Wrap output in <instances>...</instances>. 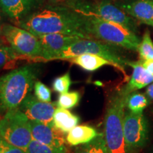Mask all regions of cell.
<instances>
[{
    "instance_id": "6da1fadb",
    "label": "cell",
    "mask_w": 153,
    "mask_h": 153,
    "mask_svg": "<svg viewBox=\"0 0 153 153\" xmlns=\"http://www.w3.org/2000/svg\"><path fill=\"white\" fill-rule=\"evenodd\" d=\"M86 16L70 7L48 5L41 7L16 26L28 30L36 36L50 33H62L91 38L85 30Z\"/></svg>"
},
{
    "instance_id": "7a4b0ae2",
    "label": "cell",
    "mask_w": 153,
    "mask_h": 153,
    "mask_svg": "<svg viewBox=\"0 0 153 153\" xmlns=\"http://www.w3.org/2000/svg\"><path fill=\"white\" fill-rule=\"evenodd\" d=\"M38 72L37 66L27 65L0 76V110L2 114L19 108L30 94Z\"/></svg>"
},
{
    "instance_id": "3957f363",
    "label": "cell",
    "mask_w": 153,
    "mask_h": 153,
    "mask_svg": "<svg viewBox=\"0 0 153 153\" xmlns=\"http://www.w3.org/2000/svg\"><path fill=\"white\" fill-rule=\"evenodd\" d=\"M127 95L120 89L108 100L104 118V137L108 153H135L126 142L123 118Z\"/></svg>"
},
{
    "instance_id": "277c9868",
    "label": "cell",
    "mask_w": 153,
    "mask_h": 153,
    "mask_svg": "<svg viewBox=\"0 0 153 153\" xmlns=\"http://www.w3.org/2000/svg\"><path fill=\"white\" fill-rule=\"evenodd\" d=\"M85 30L91 38L130 51H137L140 42L136 33L129 28L96 17H86Z\"/></svg>"
},
{
    "instance_id": "5b68a950",
    "label": "cell",
    "mask_w": 153,
    "mask_h": 153,
    "mask_svg": "<svg viewBox=\"0 0 153 153\" xmlns=\"http://www.w3.org/2000/svg\"><path fill=\"white\" fill-rule=\"evenodd\" d=\"M85 53L104 57L110 61L113 66L120 70L126 76V68L130 61L121 55L117 46L94 38H80L65 49L55 57V60H68L72 57Z\"/></svg>"
},
{
    "instance_id": "8992f818",
    "label": "cell",
    "mask_w": 153,
    "mask_h": 153,
    "mask_svg": "<svg viewBox=\"0 0 153 153\" xmlns=\"http://www.w3.org/2000/svg\"><path fill=\"white\" fill-rule=\"evenodd\" d=\"M65 4L79 14L86 17H96L120 24L135 33L136 24L133 19L107 0L93 1L91 0H68Z\"/></svg>"
},
{
    "instance_id": "52a82bcc",
    "label": "cell",
    "mask_w": 153,
    "mask_h": 153,
    "mask_svg": "<svg viewBox=\"0 0 153 153\" xmlns=\"http://www.w3.org/2000/svg\"><path fill=\"white\" fill-rule=\"evenodd\" d=\"M0 136L26 152L33 140L30 120L19 108L8 111L0 120Z\"/></svg>"
},
{
    "instance_id": "ba28073f",
    "label": "cell",
    "mask_w": 153,
    "mask_h": 153,
    "mask_svg": "<svg viewBox=\"0 0 153 153\" xmlns=\"http://www.w3.org/2000/svg\"><path fill=\"white\" fill-rule=\"evenodd\" d=\"M1 35L18 55L40 60L41 46L36 35L24 28L10 24H4Z\"/></svg>"
},
{
    "instance_id": "9c48e42d",
    "label": "cell",
    "mask_w": 153,
    "mask_h": 153,
    "mask_svg": "<svg viewBox=\"0 0 153 153\" xmlns=\"http://www.w3.org/2000/svg\"><path fill=\"white\" fill-rule=\"evenodd\" d=\"M123 132L126 142L133 152H136L148 144L149 125L142 114H134L128 111L123 118Z\"/></svg>"
},
{
    "instance_id": "30bf717a",
    "label": "cell",
    "mask_w": 153,
    "mask_h": 153,
    "mask_svg": "<svg viewBox=\"0 0 153 153\" xmlns=\"http://www.w3.org/2000/svg\"><path fill=\"white\" fill-rule=\"evenodd\" d=\"M56 103L43 102L35 95L28 94L20 104L19 108L24 112L28 119L54 126L53 115L56 110Z\"/></svg>"
},
{
    "instance_id": "8fae6325",
    "label": "cell",
    "mask_w": 153,
    "mask_h": 153,
    "mask_svg": "<svg viewBox=\"0 0 153 153\" xmlns=\"http://www.w3.org/2000/svg\"><path fill=\"white\" fill-rule=\"evenodd\" d=\"M41 46V56L40 60H55L59 54L80 38L77 36L62 33H50L38 36Z\"/></svg>"
},
{
    "instance_id": "7c38bea8",
    "label": "cell",
    "mask_w": 153,
    "mask_h": 153,
    "mask_svg": "<svg viewBox=\"0 0 153 153\" xmlns=\"http://www.w3.org/2000/svg\"><path fill=\"white\" fill-rule=\"evenodd\" d=\"M43 2L44 0H0V9L5 16L16 26L43 7Z\"/></svg>"
},
{
    "instance_id": "4fadbf2b",
    "label": "cell",
    "mask_w": 153,
    "mask_h": 153,
    "mask_svg": "<svg viewBox=\"0 0 153 153\" xmlns=\"http://www.w3.org/2000/svg\"><path fill=\"white\" fill-rule=\"evenodd\" d=\"M30 125L33 140L55 148L65 147L66 137H65V133L55 126L30 120Z\"/></svg>"
},
{
    "instance_id": "5bb4252c",
    "label": "cell",
    "mask_w": 153,
    "mask_h": 153,
    "mask_svg": "<svg viewBox=\"0 0 153 153\" xmlns=\"http://www.w3.org/2000/svg\"><path fill=\"white\" fill-rule=\"evenodd\" d=\"M128 65L133 68V72L127 85L121 89L126 95L148 87L153 82V74L142 65L140 60L137 62L130 61Z\"/></svg>"
},
{
    "instance_id": "9a60e30c",
    "label": "cell",
    "mask_w": 153,
    "mask_h": 153,
    "mask_svg": "<svg viewBox=\"0 0 153 153\" xmlns=\"http://www.w3.org/2000/svg\"><path fill=\"white\" fill-rule=\"evenodd\" d=\"M124 12L147 24L153 22V0H136L118 6Z\"/></svg>"
},
{
    "instance_id": "2e32d148",
    "label": "cell",
    "mask_w": 153,
    "mask_h": 153,
    "mask_svg": "<svg viewBox=\"0 0 153 153\" xmlns=\"http://www.w3.org/2000/svg\"><path fill=\"white\" fill-rule=\"evenodd\" d=\"M99 135L97 130L91 126H76L68 133L66 141L71 146H78L90 142Z\"/></svg>"
},
{
    "instance_id": "e0dca14e",
    "label": "cell",
    "mask_w": 153,
    "mask_h": 153,
    "mask_svg": "<svg viewBox=\"0 0 153 153\" xmlns=\"http://www.w3.org/2000/svg\"><path fill=\"white\" fill-rule=\"evenodd\" d=\"M68 60L88 72L96 71L104 65L113 66V64L110 61L107 60L104 57L89 53L77 55Z\"/></svg>"
},
{
    "instance_id": "ac0fdd59",
    "label": "cell",
    "mask_w": 153,
    "mask_h": 153,
    "mask_svg": "<svg viewBox=\"0 0 153 153\" xmlns=\"http://www.w3.org/2000/svg\"><path fill=\"white\" fill-rule=\"evenodd\" d=\"M79 117L68 109L57 107L53 115V124L63 133H68L79 123Z\"/></svg>"
},
{
    "instance_id": "d6986e66",
    "label": "cell",
    "mask_w": 153,
    "mask_h": 153,
    "mask_svg": "<svg viewBox=\"0 0 153 153\" xmlns=\"http://www.w3.org/2000/svg\"><path fill=\"white\" fill-rule=\"evenodd\" d=\"M74 153H108L104 133H99L90 142L78 145Z\"/></svg>"
},
{
    "instance_id": "ffe728a7",
    "label": "cell",
    "mask_w": 153,
    "mask_h": 153,
    "mask_svg": "<svg viewBox=\"0 0 153 153\" xmlns=\"http://www.w3.org/2000/svg\"><path fill=\"white\" fill-rule=\"evenodd\" d=\"M149 104L148 97L142 93L133 91L127 96L126 107L134 114H142Z\"/></svg>"
},
{
    "instance_id": "44dd1931",
    "label": "cell",
    "mask_w": 153,
    "mask_h": 153,
    "mask_svg": "<svg viewBox=\"0 0 153 153\" xmlns=\"http://www.w3.org/2000/svg\"><path fill=\"white\" fill-rule=\"evenodd\" d=\"M140 60H153V42L148 30H145L137 48Z\"/></svg>"
},
{
    "instance_id": "7402d4cb",
    "label": "cell",
    "mask_w": 153,
    "mask_h": 153,
    "mask_svg": "<svg viewBox=\"0 0 153 153\" xmlns=\"http://www.w3.org/2000/svg\"><path fill=\"white\" fill-rule=\"evenodd\" d=\"M81 95L78 91H70L60 94L58 100L56 102L57 106L65 109H70L74 108L79 104Z\"/></svg>"
},
{
    "instance_id": "603a6c76",
    "label": "cell",
    "mask_w": 153,
    "mask_h": 153,
    "mask_svg": "<svg viewBox=\"0 0 153 153\" xmlns=\"http://www.w3.org/2000/svg\"><path fill=\"white\" fill-rule=\"evenodd\" d=\"M26 153H68V152L66 147L55 148L43 144L33 139L26 149Z\"/></svg>"
},
{
    "instance_id": "cb8c5ba5",
    "label": "cell",
    "mask_w": 153,
    "mask_h": 153,
    "mask_svg": "<svg viewBox=\"0 0 153 153\" xmlns=\"http://www.w3.org/2000/svg\"><path fill=\"white\" fill-rule=\"evenodd\" d=\"M19 56L10 45L5 44L3 41H0V70Z\"/></svg>"
},
{
    "instance_id": "d4e9b609",
    "label": "cell",
    "mask_w": 153,
    "mask_h": 153,
    "mask_svg": "<svg viewBox=\"0 0 153 153\" xmlns=\"http://www.w3.org/2000/svg\"><path fill=\"white\" fill-rule=\"evenodd\" d=\"M72 81L70 72H68L62 76L55 78L53 83V89L55 92L63 94L68 92L69 88L71 85Z\"/></svg>"
},
{
    "instance_id": "484cf974",
    "label": "cell",
    "mask_w": 153,
    "mask_h": 153,
    "mask_svg": "<svg viewBox=\"0 0 153 153\" xmlns=\"http://www.w3.org/2000/svg\"><path fill=\"white\" fill-rule=\"evenodd\" d=\"M34 94L38 100L43 102H51V91L46 85L40 81H36L34 84Z\"/></svg>"
},
{
    "instance_id": "4316f807",
    "label": "cell",
    "mask_w": 153,
    "mask_h": 153,
    "mask_svg": "<svg viewBox=\"0 0 153 153\" xmlns=\"http://www.w3.org/2000/svg\"><path fill=\"white\" fill-rule=\"evenodd\" d=\"M0 153H26V152L10 144L0 136Z\"/></svg>"
},
{
    "instance_id": "83f0119b",
    "label": "cell",
    "mask_w": 153,
    "mask_h": 153,
    "mask_svg": "<svg viewBox=\"0 0 153 153\" xmlns=\"http://www.w3.org/2000/svg\"><path fill=\"white\" fill-rule=\"evenodd\" d=\"M140 62L149 72L153 74V60H140Z\"/></svg>"
},
{
    "instance_id": "f1b7e54d",
    "label": "cell",
    "mask_w": 153,
    "mask_h": 153,
    "mask_svg": "<svg viewBox=\"0 0 153 153\" xmlns=\"http://www.w3.org/2000/svg\"><path fill=\"white\" fill-rule=\"evenodd\" d=\"M145 94L149 99L153 101V82L147 87L146 90H145Z\"/></svg>"
},
{
    "instance_id": "f546056e",
    "label": "cell",
    "mask_w": 153,
    "mask_h": 153,
    "mask_svg": "<svg viewBox=\"0 0 153 153\" xmlns=\"http://www.w3.org/2000/svg\"><path fill=\"white\" fill-rule=\"evenodd\" d=\"M4 17H6L5 15L4 14L3 11L0 9V35H1V30H2L4 24Z\"/></svg>"
},
{
    "instance_id": "4dcf8cb0",
    "label": "cell",
    "mask_w": 153,
    "mask_h": 153,
    "mask_svg": "<svg viewBox=\"0 0 153 153\" xmlns=\"http://www.w3.org/2000/svg\"><path fill=\"white\" fill-rule=\"evenodd\" d=\"M50 1H51L53 3H59V2H62V1H65V2H66V1H68V0H50Z\"/></svg>"
},
{
    "instance_id": "1f68e13d",
    "label": "cell",
    "mask_w": 153,
    "mask_h": 153,
    "mask_svg": "<svg viewBox=\"0 0 153 153\" xmlns=\"http://www.w3.org/2000/svg\"><path fill=\"white\" fill-rule=\"evenodd\" d=\"M147 24L149 25V26H152V27H153V22H149V23H148V24Z\"/></svg>"
},
{
    "instance_id": "d6a6232c",
    "label": "cell",
    "mask_w": 153,
    "mask_h": 153,
    "mask_svg": "<svg viewBox=\"0 0 153 153\" xmlns=\"http://www.w3.org/2000/svg\"><path fill=\"white\" fill-rule=\"evenodd\" d=\"M1 115H2V113H1V110H0V120H1V118H2V116H1Z\"/></svg>"
},
{
    "instance_id": "836d02e7",
    "label": "cell",
    "mask_w": 153,
    "mask_h": 153,
    "mask_svg": "<svg viewBox=\"0 0 153 153\" xmlns=\"http://www.w3.org/2000/svg\"><path fill=\"white\" fill-rule=\"evenodd\" d=\"M1 36H2V35H0V41H3V39H2V38H1Z\"/></svg>"
}]
</instances>
